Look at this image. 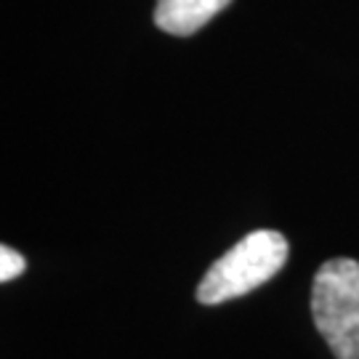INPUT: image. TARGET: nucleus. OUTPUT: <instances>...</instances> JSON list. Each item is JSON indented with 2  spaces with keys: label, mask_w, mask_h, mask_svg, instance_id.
<instances>
[{
  "label": "nucleus",
  "mask_w": 359,
  "mask_h": 359,
  "mask_svg": "<svg viewBox=\"0 0 359 359\" xmlns=\"http://www.w3.org/2000/svg\"><path fill=\"white\" fill-rule=\"evenodd\" d=\"M231 0H157L154 6V25L168 35H194L221 13Z\"/></svg>",
  "instance_id": "7ed1b4c3"
},
{
  "label": "nucleus",
  "mask_w": 359,
  "mask_h": 359,
  "mask_svg": "<svg viewBox=\"0 0 359 359\" xmlns=\"http://www.w3.org/2000/svg\"><path fill=\"white\" fill-rule=\"evenodd\" d=\"M314 325L335 359H359V261H325L311 285Z\"/></svg>",
  "instance_id": "f03ea898"
},
{
  "label": "nucleus",
  "mask_w": 359,
  "mask_h": 359,
  "mask_svg": "<svg viewBox=\"0 0 359 359\" xmlns=\"http://www.w3.org/2000/svg\"><path fill=\"white\" fill-rule=\"evenodd\" d=\"M25 269H27L25 256H22L19 250L8 248V245H3V248H0V280H3V283H11V280H16Z\"/></svg>",
  "instance_id": "20e7f679"
},
{
  "label": "nucleus",
  "mask_w": 359,
  "mask_h": 359,
  "mask_svg": "<svg viewBox=\"0 0 359 359\" xmlns=\"http://www.w3.org/2000/svg\"><path fill=\"white\" fill-rule=\"evenodd\" d=\"M287 253H290V245L283 231H250L218 261L210 264V269L205 271L203 283L197 287V301L205 306H216L231 298L248 295L250 290L269 283L283 269L287 264Z\"/></svg>",
  "instance_id": "f257e3e1"
}]
</instances>
